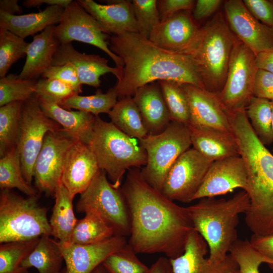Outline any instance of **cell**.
<instances>
[{
  "label": "cell",
  "mask_w": 273,
  "mask_h": 273,
  "mask_svg": "<svg viewBox=\"0 0 273 273\" xmlns=\"http://www.w3.org/2000/svg\"><path fill=\"white\" fill-rule=\"evenodd\" d=\"M121 189L130 213L128 243L136 253H163L169 259L184 253L193 230L187 207H181L148 184L140 168L127 171Z\"/></svg>",
  "instance_id": "cell-1"
},
{
  "label": "cell",
  "mask_w": 273,
  "mask_h": 273,
  "mask_svg": "<svg viewBox=\"0 0 273 273\" xmlns=\"http://www.w3.org/2000/svg\"><path fill=\"white\" fill-rule=\"evenodd\" d=\"M109 48L123 63L122 77L114 86L118 99L162 80L204 88L189 56L163 49L138 32L112 35Z\"/></svg>",
  "instance_id": "cell-2"
},
{
  "label": "cell",
  "mask_w": 273,
  "mask_h": 273,
  "mask_svg": "<svg viewBox=\"0 0 273 273\" xmlns=\"http://www.w3.org/2000/svg\"><path fill=\"white\" fill-rule=\"evenodd\" d=\"M231 130L244 160L247 174L250 205L245 223L258 235L273 234V154L254 133L245 109L227 112Z\"/></svg>",
  "instance_id": "cell-3"
},
{
  "label": "cell",
  "mask_w": 273,
  "mask_h": 273,
  "mask_svg": "<svg viewBox=\"0 0 273 273\" xmlns=\"http://www.w3.org/2000/svg\"><path fill=\"white\" fill-rule=\"evenodd\" d=\"M249 205L248 195L242 190L229 199L203 198L187 207L194 229L207 244L209 262L218 263L226 258L238 239L239 216L246 212Z\"/></svg>",
  "instance_id": "cell-4"
},
{
  "label": "cell",
  "mask_w": 273,
  "mask_h": 273,
  "mask_svg": "<svg viewBox=\"0 0 273 273\" xmlns=\"http://www.w3.org/2000/svg\"><path fill=\"white\" fill-rule=\"evenodd\" d=\"M236 39L225 16L217 12L200 27L194 41L182 53L190 56L208 91L216 95L221 91Z\"/></svg>",
  "instance_id": "cell-5"
},
{
  "label": "cell",
  "mask_w": 273,
  "mask_h": 273,
  "mask_svg": "<svg viewBox=\"0 0 273 273\" xmlns=\"http://www.w3.org/2000/svg\"><path fill=\"white\" fill-rule=\"evenodd\" d=\"M110 182L120 188L125 172L146 165L147 153L137 139L127 135L111 122L96 116L93 138L89 145Z\"/></svg>",
  "instance_id": "cell-6"
},
{
  "label": "cell",
  "mask_w": 273,
  "mask_h": 273,
  "mask_svg": "<svg viewBox=\"0 0 273 273\" xmlns=\"http://www.w3.org/2000/svg\"><path fill=\"white\" fill-rule=\"evenodd\" d=\"M51 232L47 210L39 204L37 195L24 198L11 190H1V244L51 236Z\"/></svg>",
  "instance_id": "cell-7"
},
{
  "label": "cell",
  "mask_w": 273,
  "mask_h": 273,
  "mask_svg": "<svg viewBox=\"0 0 273 273\" xmlns=\"http://www.w3.org/2000/svg\"><path fill=\"white\" fill-rule=\"evenodd\" d=\"M147 160L141 172L145 181L161 192L166 175L176 159L192 145L188 126L171 121L161 133L139 140Z\"/></svg>",
  "instance_id": "cell-8"
},
{
  "label": "cell",
  "mask_w": 273,
  "mask_h": 273,
  "mask_svg": "<svg viewBox=\"0 0 273 273\" xmlns=\"http://www.w3.org/2000/svg\"><path fill=\"white\" fill-rule=\"evenodd\" d=\"M76 204L79 212H92L112 227L116 235L129 236L131 222L129 208L120 188H114L106 172L100 169Z\"/></svg>",
  "instance_id": "cell-9"
},
{
  "label": "cell",
  "mask_w": 273,
  "mask_h": 273,
  "mask_svg": "<svg viewBox=\"0 0 273 273\" xmlns=\"http://www.w3.org/2000/svg\"><path fill=\"white\" fill-rule=\"evenodd\" d=\"M256 55L237 38L231 54L227 75L221 91L217 95L228 112L245 109L253 96L258 68Z\"/></svg>",
  "instance_id": "cell-10"
},
{
  "label": "cell",
  "mask_w": 273,
  "mask_h": 273,
  "mask_svg": "<svg viewBox=\"0 0 273 273\" xmlns=\"http://www.w3.org/2000/svg\"><path fill=\"white\" fill-rule=\"evenodd\" d=\"M61 128L44 113L35 95L23 102L17 148L23 174L28 184L31 185L35 162L46 135L50 131H58Z\"/></svg>",
  "instance_id": "cell-11"
},
{
  "label": "cell",
  "mask_w": 273,
  "mask_h": 273,
  "mask_svg": "<svg viewBox=\"0 0 273 273\" xmlns=\"http://www.w3.org/2000/svg\"><path fill=\"white\" fill-rule=\"evenodd\" d=\"M54 35L60 44L78 41L94 46L107 54L116 66L123 68L122 59L109 48V35L77 1L65 8L60 22L55 26Z\"/></svg>",
  "instance_id": "cell-12"
},
{
  "label": "cell",
  "mask_w": 273,
  "mask_h": 273,
  "mask_svg": "<svg viewBox=\"0 0 273 273\" xmlns=\"http://www.w3.org/2000/svg\"><path fill=\"white\" fill-rule=\"evenodd\" d=\"M211 163L194 148L189 149L170 168L161 193L173 201L188 203L194 201Z\"/></svg>",
  "instance_id": "cell-13"
},
{
  "label": "cell",
  "mask_w": 273,
  "mask_h": 273,
  "mask_svg": "<svg viewBox=\"0 0 273 273\" xmlns=\"http://www.w3.org/2000/svg\"><path fill=\"white\" fill-rule=\"evenodd\" d=\"M75 141L62 128L47 133L34 166L33 178L40 192L54 196L61 183L66 154Z\"/></svg>",
  "instance_id": "cell-14"
},
{
  "label": "cell",
  "mask_w": 273,
  "mask_h": 273,
  "mask_svg": "<svg viewBox=\"0 0 273 273\" xmlns=\"http://www.w3.org/2000/svg\"><path fill=\"white\" fill-rule=\"evenodd\" d=\"M224 9L233 33L255 55L273 48V29L257 20L243 1H226Z\"/></svg>",
  "instance_id": "cell-15"
},
{
  "label": "cell",
  "mask_w": 273,
  "mask_h": 273,
  "mask_svg": "<svg viewBox=\"0 0 273 273\" xmlns=\"http://www.w3.org/2000/svg\"><path fill=\"white\" fill-rule=\"evenodd\" d=\"M247 185V171L240 156L217 160L210 164L194 200L224 195L238 188L245 191Z\"/></svg>",
  "instance_id": "cell-16"
},
{
  "label": "cell",
  "mask_w": 273,
  "mask_h": 273,
  "mask_svg": "<svg viewBox=\"0 0 273 273\" xmlns=\"http://www.w3.org/2000/svg\"><path fill=\"white\" fill-rule=\"evenodd\" d=\"M65 273H92L112 253L127 244L126 237L115 235L100 243L77 245L59 241Z\"/></svg>",
  "instance_id": "cell-17"
},
{
  "label": "cell",
  "mask_w": 273,
  "mask_h": 273,
  "mask_svg": "<svg viewBox=\"0 0 273 273\" xmlns=\"http://www.w3.org/2000/svg\"><path fill=\"white\" fill-rule=\"evenodd\" d=\"M66 64L74 68L82 84L96 88L101 85V76L105 74H113L117 81L122 76L123 68L111 67L108 60L100 55L79 52L74 49L72 42L59 45L54 55L52 65Z\"/></svg>",
  "instance_id": "cell-18"
},
{
  "label": "cell",
  "mask_w": 273,
  "mask_h": 273,
  "mask_svg": "<svg viewBox=\"0 0 273 273\" xmlns=\"http://www.w3.org/2000/svg\"><path fill=\"white\" fill-rule=\"evenodd\" d=\"M190 107L188 126L210 127L232 132L225 110L217 95L190 84H181Z\"/></svg>",
  "instance_id": "cell-19"
},
{
  "label": "cell",
  "mask_w": 273,
  "mask_h": 273,
  "mask_svg": "<svg viewBox=\"0 0 273 273\" xmlns=\"http://www.w3.org/2000/svg\"><path fill=\"white\" fill-rule=\"evenodd\" d=\"M99 170L90 146L75 141L66 154L61 181L74 199L88 188Z\"/></svg>",
  "instance_id": "cell-20"
},
{
  "label": "cell",
  "mask_w": 273,
  "mask_h": 273,
  "mask_svg": "<svg viewBox=\"0 0 273 273\" xmlns=\"http://www.w3.org/2000/svg\"><path fill=\"white\" fill-rule=\"evenodd\" d=\"M208 250L206 241L193 229L188 236L183 254L169 259L173 273H231L238 269L229 254L220 262H209L206 257Z\"/></svg>",
  "instance_id": "cell-21"
},
{
  "label": "cell",
  "mask_w": 273,
  "mask_h": 273,
  "mask_svg": "<svg viewBox=\"0 0 273 273\" xmlns=\"http://www.w3.org/2000/svg\"><path fill=\"white\" fill-rule=\"evenodd\" d=\"M200 28L190 11H182L160 22L149 39L163 49L183 53L194 41Z\"/></svg>",
  "instance_id": "cell-22"
},
{
  "label": "cell",
  "mask_w": 273,
  "mask_h": 273,
  "mask_svg": "<svg viewBox=\"0 0 273 273\" xmlns=\"http://www.w3.org/2000/svg\"><path fill=\"white\" fill-rule=\"evenodd\" d=\"M77 1L95 19L104 33L119 35L138 32L131 1H107L106 5L93 0Z\"/></svg>",
  "instance_id": "cell-23"
},
{
  "label": "cell",
  "mask_w": 273,
  "mask_h": 273,
  "mask_svg": "<svg viewBox=\"0 0 273 273\" xmlns=\"http://www.w3.org/2000/svg\"><path fill=\"white\" fill-rule=\"evenodd\" d=\"M132 98L148 135L160 133L167 127L171 120L158 81L139 88Z\"/></svg>",
  "instance_id": "cell-24"
},
{
  "label": "cell",
  "mask_w": 273,
  "mask_h": 273,
  "mask_svg": "<svg viewBox=\"0 0 273 273\" xmlns=\"http://www.w3.org/2000/svg\"><path fill=\"white\" fill-rule=\"evenodd\" d=\"M188 127L193 148L210 161L240 156L232 132L210 127Z\"/></svg>",
  "instance_id": "cell-25"
},
{
  "label": "cell",
  "mask_w": 273,
  "mask_h": 273,
  "mask_svg": "<svg viewBox=\"0 0 273 273\" xmlns=\"http://www.w3.org/2000/svg\"><path fill=\"white\" fill-rule=\"evenodd\" d=\"M64 9L59 6H48L42 11L19 15L0 11V28L25 39L34 36L49 26L59 24Z\"/></svg>",
  "instance_id": "cell-26"
},
{
  "label": "cell",
  "mask_w": 273,
  "mask_h": 273,
  "mask_svg": "<svg viewBox=\"0 0 273 273\" xmlns=\"http://www.w3.org/2000/svg\"><path fill=\"white\" fill-rule=\"evenodd\" d=\"M38 101L44 113L60 125L75 141L90 145L96 116L82 111L66 109L57 104Z\"/></svg>",
  "instance_id": "cell-27"
},
{
  "label": "cell",
  "mask_w": 273,
  "mask_h": 273,
  "mask_svg": "<svg viewBox=\"0 0 273 273\" xmlns=\"http://www.w3.org/2000/svg\"><path fill=\"white\" fill-rule=\"evenodd\" d=\"M54 28L55 26H49L33 36L27 49L24 65L19 74L20 77L35 79L52 65L54 55L60 44L54 36Z\"/></svg>",
  "instance_id": "cell-28"
},
{
  "label": "cell",
  "mask_w": 273,
  "mask_h": 273,
  "mask_svg": "<svg viewBox=\"0 0 273 273\" xmlns=\"http://www.w3.org/2000/svg\"><path fill=\"white\" fill-rule=\"evenodd\" d=\"M54 196L55 202L49 220L51 236L61 243H70L78 220L73 211V199L61 183L56 188Z\"/></svg>",
  "instance_id": "cell-29"
},
{
  "label": "cell",
  "mask_w": 273,
  "mask_h": 273,
  "mask_svg": "<svg viewBox=\"0 0 273 273\" xmlns=\"http://www.w3.org/2000/svg\"><path fill=\"white\" fill-rule=\"evenodd\" d=\"M50 237L44 235L39 238L34 249L21 263V267H34L38 273H61L63 255L58 242Z\"/></svg>",
  "instance_id": "cell-30"
},
{
  "label": "cell",
  "mask_w": 273,
  "mask_h": 273,
  "mask_svg": "<svg viewBox=\"0 0 273 273\" xmlns=\"http://www.w3.org/2000/svg\"><path fill=\"white\" fill-rule=\"evenodd\" d=\"M108 114L111 122L130 137L140 140L148 135L140 111L132 97L119 99Z\"/></svg>",
  "instance_id": "cell-31"
},
{
  "label": "cell",
  "mask_w": 273,
  "mask_h": 273,
  "mask_svg": "<svg viewBox=\"0 0 273 273\" xmlns=\"http://www.w3.org/2000/svg\"><path fill=\"white\" fill-rule=\"evenodd\" d=\"M113 229L97 214L87 212L78 219L72 233L70 243L92 245L103 242L115 236Z\"/></svg>",
  "instance_id": "cell-32"
},
{
  "label": "cell",
  "mask_w": 273,
  "mask_h": 273,
  "mask_svg": "<svg viewBox=\"0 0 273 273\" xmlns=\"http://www.w3.org/2000/svg\"><path fill=\"white\" fill-rule=\"evenodd\" d=\"M1 190L16 188L28 196H36L37 191L25 180L17 147L8 151L0 159Z\"/></svg>",
  "instance_id": "cell-33"
},
{
  "label": "cell",
  "mask_w": 273,
  "mask_h": 273,
  "mask_svg": "<svg viewBox=\"0 0 273 273\" xmlns=\"http://www.w3.org/2000/svg\"><path fill=\"white\" fill-rule=\"evenodd\" d=\"M250 125L260 142L265 146L273 143L270 101L253 96L245 108Z\"/></svg>",
  "instance_id": "cell-34"
},
{
  "label": "cell",
  "mask_w": 273,
  "mask_h": 273,
  "mask_svg": "<svg viewBox=\"0 0 273 273\" xmlns=\"http://www.w3.org/2000/svg\"><path fill=\"white\" fill-rule=\"evenodd\" d=\"M118 95L113 86L106 93L99 89L90 96L75 95L64 101L60 106L66 109H74L90 113L96 116L101 113H107L117 102Z\"/></svg>",
  "instance_id": "cell-35"
},
{
  "label": "cell",
  "mask_w": 273,
  "mask_h": 273,
  "mask_svg": "<svg viewBox=\"0 0 273 273\" xmlns=\"http://www.w3.org/2000/svg\"><path fill=\"white\" fill-rule=\"evenodd\" d=\"M23 102H14L0 107V156L17 147Z\"/></svg>",
  "instance_id": "cell-36"
},
{
  "label": "cell",
  "mask_w": 273,
  "mask_h": 273,
  "mask_svg": "<svg viewBox=\"0 0 273 273\" xmlns=\"http://www.w3.org/2000/svg\"><path fill=\"white\" fill-rule=\"evenodd\" d=\"M171 121L188 126L190 122V107L187 96L181 84L169 81H158Z\"/></svg>",
  "instance_id": "cell-37"
},
{
  "label": "cell",
  "mask_w": 273,
  "mask_h": 273,
  "mask_svg": "<svg viewBox=\"0 0 273 273\" xmlns=\"http://www.w3.org/2000/svg\"><path fill=\"white\" fill-rule=\"evenodd\" d=\"M229 254L237 264L240 273H259V266L263 263L273 268V260L256 250L248 239H238Z\"/></svg>",
  "instance_id": "cell-38"
},
{
  "label": "cell",
  "mask_w": 273,
  "mask_h": 273,
  "mask_svg": "<svg viewBox=\"0 0 273 273\" xmlns=\"http://www.w3.org/2000/svg\"><path fill=\"white\" fill-rule=\"evenodd\" d=\"M34 79H23L15 74L0 78V107L14 102H24L35 95Z\"/></svg>",
  "instance_id": "cell-39"
},
{
  "label": "cell",
  "mask_w": 273,
  "mask_h": 273,
  "mask_svg": "<svg viewBox=\"0 0 273 273\" xmlns=\"http://www.w3.org/2000/svg\"><path fill=\"white\" fill-rule=\"evenodd\" d=\"M40 238V237H39ZM39 238L9 242L0 245V273H15L38 243Z\"/></svg>",
  "instance_id": "cell-40"
},
{
  "label": "cell",
  "mask_w": 273,
  "mask_h": 273,
  "mask_svg": "<svg viewBox=\"0 0 273 273\" xmlns=\"http://www.w3.org/2000/svg\"><path fill=\"white\" fill-rule=\"evenodd\" d=\"M29 43L13 33L0 28V77L7 75L11 66L26 56Z\"/></svg>",
  "instance_id": "cell-41"
},
{
  "label": "cell",
  "mask_w": 273,
  "mask_h": 273,
  "mask_svg": "<svg viewBox=\"0 0 273 273\" xmlns=\"http://www.w3.org/2000/svg\"><path fill=\"white\" fill-rule=\"evenodd\" d=\"M136 254L127 243L122 248L109 255L102 265L109 273H148L149 267L139 259Z\"/></svg>",
  "instance_id": "cell-42"
},
{
  "label": "cell",
  "mask_w": 273,
  "mask_h": 273,
  "mask_svg": "<svg viewBox=\"0 0 273 273\" xmlns=\"http://www.w3.org/2000/svg\"><path fill=\"white\" fill-rule=\"evenodd\" d=\"M131 3L138 32L149 38L160 23L157 1L133 0Z\"/></svg>",
  "instance_id": "cell-43"
},
{
  "label": "cell",
  "mask_w": 273,
  "mask_h": 273,
  "mask_svg": "<svg viewBox=\"0 0 273 273\" xmlns=\"http://www.w3.org/2000/svg\"><path fill=\"white\" fill-rule=\"evenodd\" d=\"M77 94L69 84L55 79L43 78L36 81L35 96L39 101L60 105Z\"/></svg>",
  "instance_id": "cell-44"
},
{
  "label": "cell",
  "mask_w": 273,
  "mask_h": 273,
  "mask_svg": "<svg viewBox=\"0 0 273 273\" xmlns=\"http://www.w3.org/2000/svg\"><path fill=\"white\" fill-rule=\"evenodd\" d=\"M42 78L55 79L70 85L77 94L82 92V84L74 68L69 64L51 65L42 74Z\"/></svg>",
  "instance_id": "cell-45"
},
{
  "label": "cell",
  "mask_w": 273,
  "mask_h": 273,
  "mask_svg": "<svg viewBox=\"0 0 273 273\" xmlns=\"http://www.w3.org/2000/svg\"><path fill=\"white\" fill-rule=\"evenodd\" d=\"M243 2L257 20L273 29V1L243 0Z\"/></svg>",
  "instance_id": "cell-46"
},
{
  "label": "cell",
  "mask_w": 273,
  "mask_h": 273,
  "mask_svg": "<svg viewBox=\"0 0 273 273\" xmlns=\"http://www.w3.org/2000/svg\"><path fill=\"white\" fill-rule=\"evenodd\" d=\"M195 2L193 0L157 1L160 22L180 12L191 11L194 7Z\"/></svg>",
  "instance_id": "cell-47"
},
{
  "label": "cell",
  "mask_w": 273,
  "mask_h": 273,
  "mask_svg": "<svg viewBox=\"0 0 273 273\" xmlns=\"http://www.w3.org/2000/svg\"><path fill=\"white\" fill-rule=\"evenodd\" d=\"M254 97L273 100V74L258 69L257 71L253 87Z\"/></svg>",
  "instance_id": "cell-48"
},
{
  "label": "cell",
  "mask_w": 273,
  "mask_h": 273,
  "mask_svg": "<svg viewBox=\"0 0 273 273\" xmlns=\"http://www.w3.org/2000/svg\"><path fill=\"white\" fill-rule=\"evenodd\" d=\"M222 3L221 0H198L193 8V17L196 21L206 18L214 14Z\"/></svg>",
  "instance_id": "cell-49"
},
{
  "label": "cell",
  "mask_w": 273,
  "mask_h": 273,
  "mask_svg": "<svg viewBox=\"0 0 273 273\" xmlns=\"http://www.w3.org/2000/svg\"><path fill=\"white\" fill-rule=\"evenodd\" d=\"M249 242L256 250L273 260V234L265 236L252 234Z\"/></svg>",
  "instance_id": "cell-50"
},
{
  "label": "cell",
  "mask_w": 273,
  "mask_h": 273,
  "mask_svg": "<svg viewBox=\"0 0 273 273\" xmlns=\"http://www.w3.org/2000/svg\"><path fill=\"white\" fill-rule=\"evenodd\" d=\"M255 61L258 69L273 74V48L256 55Z\"/></svg>",
  "instance_id": "cell-51"
},
{
  "label": "cell",
  "mask_w": 273,
  "mask_h": 273,
  "mask_svg": "<svg viewBox=\"0 0 273 273\" xmlns=\"http://www.w3.org/2000/svg\"><path fill=\"white\" fill-rule=\"evenodd\" d=\"M73 1L72 0H25L22 4L25 7H39L42 4L48 6H59L64 8L67 7Z\"/></svg>",
  "instance_id": "cell-52"
},
{
  "label": "cell",
  "mask_w": 273,
  "mask_h": 273,
  "mask_svg": "<svg viewBox=\"0 0 273 273\" xmlns=\"http://www.w3.org/2000/svg\"><path fill=\"white\" fill-rule=\"evenodd\" d=\"M148 273H173L169 258L160 257L149 267Z\"/></svg>",
  "instance_id": "cell-53"
},
{
  "label": "cell",
  "mask_w": 273,
  "mask_h": 273,
  "mask_svg": "<svg viewBox=\"0 0 273 273\" xmlns=\"http://www.w3.org/2000/svg\"><path fill=\"white\" fill-rule=\"evenodd\" d=\"M0 11L12 15H19L23 10L17 0H1Z\"/></svg>",
  "instance_id": "cell-54"
},
{
  "label": "cell",
  "mask_w": 273,
  "mask_h": 273,
  "mask_svg": "<svg viewBox=\"0 0 273 273\" xmlns=\"http://www.w3.org/2000/svg\"><path fill=\"white\" fill-rule=\"evenodd\" d=\"M92 273H109L102 264L97 267Z\"/></svg>",
  "instance_id": "cell-55"
},
{
  "label": "cell",
  "mask_w": 273,
  "mask_h": 273,
  "mask_svg": "<svg viewBox=\"0 0 273 273\" xmlns=\"http://www.w3.org/2000/svg\"><path fill=\"white\" fill-rule=\"evenodd\" d=\"M15 273H30L28 269L24 268L21 267V268Z\"/></svg>",
  "instance_id": "cell-56"
},
{
  "label": "cell",
  "mask_w": 273,
  "mask_h": 273,
  "mask_svg": "<svg viewBox=\"0 0 273 273\" xmlns=\"http://www.w3.org/2000/svg\"><path fill=\"white\" fill-rule=\"evenodd\" d=\"M271 102V123H272V128L273 131V100L270 101Z\"/></svg>",
  "instance_id": "cell-57"
},
{
  "label": "cell",
  "mask_w": 273,
  "mask_h": 273,
  "mask_svg": "<svg viewBox=\"0 0 273 273\" xmlns=\"http://www.w3.org/2000/svg\"><path fill=\"white\" fill-rule=\"evenodd\" d=\"M231 273H240L239 268L233 271Z\"/></svg>",
  "instance_id": "cell-58"
},
{
  "label": "cell",
  "mask_w": 273,
  "mask_h": 273,
  "mask_svg": "<svg viewBox=\"0 0 273 273\" xmlns=\"http://www.w3.org/2000/svg\"><path fill=\"white\" fill-rule=\"evenodd\" d=\"M61 273H65V268H64L61 272Z\"/></svg>",
  "instance_id": "cell-59"
},
{
  "label": "cell",
  "mask_w": 273,
  "mask_h": 273,
  "mask_svg": "<svg viewBox=\"0 0 273 273\" xmlns=\"http://www.w3.org/2000/svg\"><path fill=\"white\" fill-rule=\"evenodd\" d=\"M271 153L273 154V149L272 150Z\"/></svg>",
  "instance_id": "cell-60"
}]
</instances>
